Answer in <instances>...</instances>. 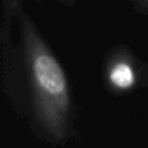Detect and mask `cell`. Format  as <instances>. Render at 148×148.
I'll use <instances>...</instances> for the list:
<instances>
[{"label": "cell", "mask_w": 148, "mask_h": 148, "mask_svg": "<svg viewBox=\"0 0 148 148\" xmlns=\"http://www.w3.org/2000/svg\"><path fill=\"white\" fill-rule=\"evenodd\" d=\"M23 38L29 77L37 112L44 126L54 138H62L69 108L65 73L36 32L32 22L23 15Z\"/></svg>", "instance_id": "obj_1"}, {"label": "cell", "mask_w": 148, "mask_h": 148, "mask_svg": "<svg viewBox=\"0 0 148 148\" xmlns=\"http://www.w3.org/2000/svg\"><path fill=\"white\" fill-rule=\"evenodd\" d=\"M109 80L118 89H130L135 83V73L132 66L125 61L114 64L109 71Z\"/></svg>", "instance_id": "obj_2"}]
</instances>
